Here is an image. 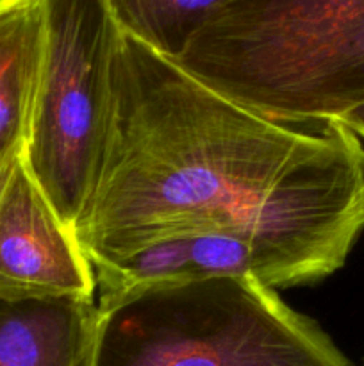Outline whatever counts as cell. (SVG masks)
<instances>
[{
	"mask_svg": "<svg viewBox=\"0 0 364 366\" xmlns=\"http://www.w3.org/2000/svg\"><path fill=\"white\" fill-rule=\"evenodd\" d=\"M113 92L102 167L75 227L93 268L196 232L248 239L273 290L343 268L364 232V145L346 125L271 120L121 29Z\"/></svg>",
	"mask_w": 364,
	"mask_h": 366,
	"instance_id": "6da1fadb",
	"label": "cell"
},
{
	"mask_svg": "<svg viewBox=\"0 0 364 366\" xmlns=\"http://www.w3.org/2000/svg\"><path fill=\"white\" fill-rule=\"evenodd\" d=\"M173 63L271 120H335L364 102V0H238Z\"/></svg>",
	"mask_w": 364,
	"mask_h": 366,
	"instance_id": "7a4b0ae2",
	"label": "cell"
},
{
	"mask_svg": "<svg viewBox=\"0 0 364 366\" xmlns=\"http://www.w3.org/2000/svg\"><path fill=\"white\" fill-rule=\"evenodd\" d=\"M98 310L91 366H353L248 275L146 286Z\"/></svg>",
	"mask_w": 364,
	"mask_h": 366,
	"instance_id": "3957f363",
	"label": "cell"
},
{
	"mask_svg": "<svg viewBox=\"0 0 364 366\" xmlns=\"http://www.w3.org/2000/svg\"><path fill=\"white\" fill-rule=\"evenodd\" d=\"M118 36L109 0H43V54L24 161L74 234L109 139Z\"/></svg>",
	"mask_w": 364,
	"mask_h": 366,
	"instance_id": "277c9868",
	"label": "cell"
},
{
	"mask_svg": "<svg viewBox=\"0 0 364 366\" xmlns=\"http://www.w3.org/2000/svg\"><path fill=\"white\" fill-rule=\"evenodd\" d=\"M13 297L96 299L93 264L24 156L0 182V299Z\"/></svg>",
	"mask_w": 364,
	"mask_h": 366,
	"instance_id": "5b68a950",
	"label": "cell"
},
{
	"mask_svg": "<svg viewBox=\"0 0 364 366\" xmlns=\"http://www.w3.org/2000/svg\"><path fill=\"white\" fill-rule=\"evenodd\" d=\"M93 270L98 306L146 286L211 277L248 275L270 288L259 250L248 239L228 232H196L161 239L127 259Z\"/></svg>",
	"mask_w": 364,
	"mask_h": 366,
	"instance_id": "8992f818",
	"label": "cell"
},
{
	"mask_svg": "<svg viewBox=\"0 0 364 366\" xmlns=\"http://www.w3.org/2000/svg\"><path fill=\"white\" fill-rule=\"evenodd\" d=\"M96 299H0V366H91Z\"/></svg>",
	"mask_w": 364,
	"mask_h": 366,
	"instance_id": "52a82bcc",
	"label": "cell"
},
{
	"mask_svg": "<svg viewBox=\"0 0 364 366\" xmlns=\"http://www.w3.org/2000/svg\"><path fill=\"white\" fill-rule=\"evenodd\" d=\"M43 54V0L0 11V182L29 136Z\"/></svg>",
	"mask_w": 364,
	"mask_h": 366,
	"instance_id": "ba28073f",
	"label": "cell"
},
{
	"mask_svg": "<svg viewBox=\"0 0 364 366\" xmlns=\"http://www.w3.org/2000/svg\"><path fill=\"white\" fill-rule=\"evenodd\" d=\"M238 0H109L114 21L170 61L182 56L191 39Z\"/></svg>",
	"mask_w": 364,
	"mask_h": 366,
	"instance_id": "9c48e42d",
	"label": "cell"
},
{
	"mask_svg": "<svg viewBox=\"0 0 364 366\" xmlns=\"http://www.w3.org/2000/svg\"><path fill=\"white\" fill-rule=\"evenodd\" d=\"M335 120L341 122L343 125H346L364 145V102L355 106L353 109L346 111L345 114H341V117L335 118Z\"/></svg>",
	"mask_w": 364,
	"mask_h": 366,
	"instance_id": "30bf717a",
	"label": "cell"
},
{
	"mask_svg": "<svg viewBox=\"0 0 364 366\" xmlns=\"http://www.w3.org/2000/svg\"><path fill=\"white\" fill-rule=\"evenodd\" d=\"M24 2V0H0V11H6L9 9V7L16 6V4Z\"/></svg>",
	"mask_w": 364,
	"mask_h": 366,
	"instance_id": "8fae6325",
	"label": "cell"
},
{
	"mask_svg": "<svg viewBox=\"0 0 364 366\" xmlns=\"http://www.w3.org/2000/svg\"><path fill=\"white\" fill-rule=\"evenodd\" d=\"M363 366H364V360H363Z\"/></svg>",
	"mask_w": 364,
	"mask_h": 366,
	"instance_id": "7c38bea8",
	"label": "cell"
}]
</instances>
